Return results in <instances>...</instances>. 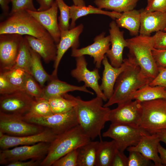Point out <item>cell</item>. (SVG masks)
<instances>
[{
  "mask_svg": "<svg viewBox=\"0 0 166 166\" xmlns=\"http://www.w3.org/2000/svg\"><path fill=\"white\" fill-rule=\"evenodd\" d=\"M36 0L39 4V7L37 10L38 11H44L49 9L54 2L53 0Z\"/></svg>",
  "mask_w": 166,
  "mask_h": 166,
  "instance_id": "48",
  "label": "cell"
},
{
  "mask_svg": "<svg viewBox=\"0 0 166 166\" xmlns=\"http://www.w3.org/2000/svg\"><path fill=\"white\" fill-rule=\"evenodd\" d=\"M159 99H166V89L162 86H152L149 84L137 90L130 98L140 103Z\"/></svg>",
  "mask_w": 166,
  "mask_h": 166,
  "instance_id": "28",
  "label": "cell"
},
{
  "mask_svg": "<svg viewBox=\"0 0 166 166\" xmlns=\"http://www.w3.org/2000/svg\"><path fill=\"white\" fill-rule=\"evenodd\" d=\"M42 160H30L25 161L11 162L6 166H40Z\"/></svg>",
  "mask_w": 166,
  "mask_h": 166,
  "instance_id": "47",
  "label": "cell"
},
{
  "mask_svg": "<svg viewBox=\"0 0 166 166\" xmlns=\"http://www.w3.org/2000/svg\"><path fill=\"white\" fill-rule=\"evenodd\" d=\"M56 136L47 128L37 134L21 136H10L0 132V147L1 150H4L18 146L33 145L41 142L51 143Z\"/></svg>",
  "mask_w": 166,
  "mask_h": 166,
  "instance_id": "16",
  "label": "cell"
},
{
  "mask_svg": "<svg viewBox=\"0 0 166 166\" xmlns=\"http://www.w3.org/2000/svg\"><path fill=\"white\" fill-rule=\"evenodd\" d=\"M16 34L0 35V71L9 69L14 65L24 38Z\"/></svg>",
  "mask_w": 166,
  "mask_h": 166,
  "instance_id": "13",
  "label": "cell"
},
{
  "mask_svg": "<svg viewBox=\"0 0 166 166\" xmlns=\"http://www.w3.org/2000/svg\"><path fill=\"white\" fill-rule=\"evenodd\" d=\"M105 33L103 32L97 36L92 44L80 49H72L71 56L77 57L87 55L93 58V62L96 68L101 67L102 61L106 53L109 50L111 45L109 35L105 36Z\"/></svg>",
  "mask_w": 166,
  "mask_h": 166,
  "instance_id": "15",
  "label": "cell"
},
{
  "mask_svg": "<svg viewBox=\"0 0 166 166\" xmlns=\"http://www.w3.org/2000/svg\"><path fill=\"white\" fill-rule=\"evenodd\" d=\"M24 91L35 98H42L43 88L36 82L31 75L27 73L25 81Z\"/></svg>",
  "mask_w": 166,
  "mask_h": 166,
  "instance_id": "37",
  "label": "cell"
},
{
  "mask_svg": "<svg viewBox=\"0 0 166 166\" xmlns=\"http://www.w3.org/2000/svg\"><path fill=\"white\" fill-rule=\"evenodd\" d=\"M12 7L9 15L21 10L36 11L33 0H11Z\"/></svg>",
  "mask_w": 166,
  "mask_h": 166,
  "instance_id": "40",
  "label": "cell"
},
{
  "mask_svg": "<svg viewBox=\"0 0 166 166\" xmlns=\"http://www.w3.org/2000/svg\"><path fill=\"white\" fill-rule=\"evenodd\" d=\"M126 40L129 54L134 58L146 76L154 79L159 69L152 55L154 47L152 36L139 35Z\"/></svg>",
  "mask_w": 166,
  "mask_h": 166,
  "instance_id": "5",
  "label": "cell"
},
{
  "mask_svg": "<svg viewBox=\"0 0 166 166\" xmlns=\"http://www.w3.org/2000/svg\"><path fill=\"white\" fill-rule=\"evenodd\" d=\"M60 11L58 17V26L61 31L70 29L69 20L70 19V6H68L64 0H55Z\"/></svg>",
  "mask_w": 166,
  "mask_h": 166,
  "instance_id": "36",
  "label": "cell"
},
{
  "mask_svg": "<svg viewBox=\"0 0 166 166\" xmlns=\"http://www.w3.org/2000/svg\"><path fill=\"white\" fill-rule=\"evenodd\" d=\"M99 143L90 140L77 149V166H95Z\"/></svg>",
  "mask_w": 166,
  "mask_h": 166,
  "instance_id": "27",
  "label": "cell"
},
{
  "mask_svg": "<svg viewBox=\"0 0 166 166\" xmlns=\"http://www.w3.org/2000/svg\"><path fill=\"white\" fill-rule=\"evenodd\" d=\"M159 72L157 75L149 84L152 86H160L166 89V67L158 68Z\"/></svg>",
  "mask_w": 166,
  "mask_h": 166,
  "instance_id": "44",
  "label": "cell"
},
{
  "mask_svg": "<svg viewBox=\"0 0 166 166\" xmlns=\"http://www.w3.org/2000/svg\"><path fill=\"white\" fill-rule=\"evenodd\" d=\"M110 42L111 47L105 55L113 67L118 68L121 66L124 59V49L128 46V42L124 37V32L121 31L116 22L112 21L109 24Z\"/></svg>",
  "mask_w": 166,
  "mask_h": 166,
  "instance_id": "17",
  "label": "cell"
},
{
  "mask_svg": "<svg viewBox=\"0 0 166 166\" xmlns=\"http://www.w3.org/2000/svg\"><path fill=\"white\" fill-rule=\"evenodd\" d=\"M76 67L71 72L72 77L79 82L83 81L87 87L92 89L96 93L97 96L101 98L104 101L108 99L101 90L98 81L101 77L98 69H94L89 70L87 68V63L84 56L76 57Z\"/></svg>",
  "mask_w": 166,
  "mask_h": 166,
  "instance_id": "14",
  "label": "cell"
},
{
  "mask_svg": "<svg viewBox=\"0 0 166 166\" xmlns=\"http://www.w3.org/2000/svg\"><path fill=\"white\" fill-rule=\"evenodd\" d=\"M102 63L104 66V69L100 87L108 100L113 94L114 86L118 77L125 68L126 62L124 59L121 66L118 68L114 67L109 62L107 57L105 55Z\"/></svg>",
  "mask_w": 166,
  "mask_h": 166,
  "instance_id": "22",
  "label": "cell"
},
{
  "mask_svg": "<svg viewBox=\"0 0 166 166\" xmlns=\"http://www.w3.org/2000/svg\"><path fill=\"white\" fill-rule=\"evenodd\" d=\"M153 46L157 49H166V31L157 32L152 36Z\"/></svg>",
  "mask_w": 166,
  "mask_h": 166,
  "instance_id": "43",
  "label": "cell"
},
{
  "mask_svg": "<svg viewBox=\"0 0 166 166\" xmlns=\"http://www.w3.org/2000/svg\"><path fill=\"white\" fill-rule=\"evenodd\" d=\"M5 34L29 35L44 41H54L47 31L26 10L16 12L0 23V35Z\"/></svg>",
  "mask_w": 166,
  "mask_h": 166,
  "instance_id": "3",
  "label": "cell"
},
{
  "mask_svg": "<svg viewBox=\"0 0 166 166\" xmlns=\"http://www.w3.org/2000/svg\"><path fill=\"white\" fill-rule=\"evenodd\" d=\"M118 149L115 141H103L101 140L97 151L96 166H111L112 162Z\"/></svg>",
  "mask_w": 166,
  "mask_h": 166,
  "instance_id": "29",
  "label": "cell"
},
{
  "mask_svg": "<svg viewBox=\"0 0 166 166\" xmlns=\"http://www.w3.org/2000/svg\"><path fill=\"white\" fill-rule=\"evenodd\" d=\"M140 35L150 36L153 32L163 31L166 27V12L140 10Z\"/></svg>",
  "mask_w": 166,
  "mask_h": 166,
  "instance_id": "21",
  "label": "cell"
},
{
  "mask_svg": "<svg viewBox=\"0 0 166 166\" xmlns=\"http://www.w3.org/2000/svg\"><path fill=\"white\" fill-rule=\"evenodd\" d=\"M160 142L157 133L144 135L138 144L127 149L128 152L135 151L152 161L155 166H163L158 151V145Z\"/></svg>",
  "mask_w": 166,
  "mask_h": 166,
  "instance_id": "20",
  "label": "cell"
},
{
  "mask_svg": "<svg viewBox=\"0 0 166 166\" xmlns=\"http://www.w3.org/2000/svg\"><path fill=\"white\" fill-rule=\"evenodd\" d=\"M25 121L49 129L56 135L79 125L74 108L66 112Z\"/></svg>",
  "mask_w": 166,
  "mask_h": 166,
  "instance_id": "10",
  "label": "cell"
},
{
  "mask_svg": "<svg viewBox=\"0 0 166 166\" xmlns=\"http://www.w3.org/2000/svg\"><path fill=\"white\" fill-rule=\"evenodd\" d=\"M78 125L57 135L50 144L48 153L40 164L51 166L56 160L91 140Z\"/></svg>",
  "mask_w": 166,
  "mask_h": 166,
  "instance_id": "4",
  "label": "cell"
},
{
  "mask_svg": "<svg viewBox=\"0 0 166 166\" xmlns=\"http://www.w3.org/2000/svg\"><path fill=\"white\" fill-rule=\"evenodd\" d=\"M19 90L13 86L6 79L2 73H0V94L3 95L10 94Z\"/></svg>",
  "mask_w": 166,
  "mask_h": 166,
  "instance_id": "42",
  "label": "cell"
},
{
  "mask_svg": "<svg viewBox=\"0 0 166 166\" xmlns=\"http://www.w3.org/2000/svg\"><path fill=\"white\" fill-rule=\"evenodd\" d=\"M128 157L124 152L117 149L113 158L111 166H128Z\"/></svg>",
  "mask_w": 166,
  "mask_h": 166,
  "instance_id": "46",
  "label": "cell"
},
{
  "mask_svg": "<svg viewBox=\"0 0 166 166\" xmlns=\"http://www.w3.org/2000/svg\"><path fill=\"white\" fill-rule=\"evenodd\" d=\"M116 22L119 27L127 29L132 36H137L140 25V10L133 9L123 12Z\"/></svg>",
  "mask_w": 166,
  "mask_h": 166,
  "instance_id": "26",
  "label": "cell"
},
{
  "mask_svg": "<svg viewBox=\"0 0 166 166\" xmlns=\"http://www.w3.org/2000/svg\"><path fill=\"white\" fill-rule=\"evenodd\" d=\"M142 114L140 127L150 134L166 129V99L141 103Z\"/></svg>",
  "mask_w": 166,
  "mask_h": 166,
  "instance_id": "6",
  "label": "cell"
},
{
  "mask_svg": "<svg viewBox=\"0 0 166 166\" xmlns=\"http://www.w3.org/2000/svg\"><path fill=\"white\" fill-rule=\"evenodd\" d=\"M79 91L93 94L84 85L77 86L69 84L66 82L59 80L57 78H52L48 85L43 88L42 98L47 100L61 96L69 92Z\"/></svg>",
  "mask_w": 166,
  "mask_h": 166,
  "instance_id": "23",
  "label": "cell"
},
{
  "mask_svg": "<svg viewBox=\"0 0 166 166\" xmlns=\"http://www.w3.org/2000/svg\"><path fill=\"white\" fill-rule=\"evenodd\" d=\"M139 0H95L98 8L121 13L133 10Z\"/></svg>",
  "mask_w": 166,
  "mask_h": 166,
  "instance_id": "30",
  "label": "cell"
},
{
  "mask_svg": "<svg viewBox=\"0 0 166 166\" xmlns=\"http://www.w3.org/2000/svg\"><path fill=\"white\" fill-rule=\"evenodd\" d=\"M160 141L163 142L166 145V129H163L156 133Z\"/></svg>",
  "mask_w": 166,
  "mask_h": 166,
  "instance_id": "51",
  "label": "cell"
},
{
  "mask_svg": "<svg viewBox=\"0 0 166 166\" xmlns=\"http://www.w3.org/2000/svg\"><path fill=\"white\" fill-rule=\"evenodd\" d=\"M31 60L30 67L31 74L43 88L46 82L50 81L52 77L45 70L41 60V56L31 48Z\"/></svg>",
  "mask_w": 166,
  "mask_h": 166,
  "instance_id": "31",
  "label": "cell"
},
{
  "mask_svg": "<svg viewBox=\"0 0 166 166\" xmlns=\"http://www.w3.org/2000/svg\"><path fill=\"white\" fill-rule=\"evenodd\" d=\"M30 48L42 57L46 63L55 60L57 55V44L54 41L40 40L34 37L25 35Z\"/></svg>",
  "mask_w": 166,
  "mask_h": 166,
  "instance_id": "24",
  "label": "cell"
},
{
  "mask_svg": "<svg viewBox=\"0 0 166 166\" xmlns=\"http://www.w3.org/2000/svg\"><path fill=\"white\" fill-rule=\"evenodd\" d=\"M152 53L158 68L166 67V49H157L154 48Z\"/></svg>",
  "mask_w": 166,
  "mask_h": 166,
  "instance_id": "45",
  "label": "cell"
},
{
  "mask_svg": "<svg viewBox=\"0 0 166 166\" xmlns=\"http://www.w3.org/2000/svg\"><path fill=\"white\" fill-rule=\"evenodd\" d=\"M46 128L25 121L23 116L0 112V132L14 136L40 133Z\"/></svg>",
  "mask_w": 166,
  "mask_h": 166,
  "instance_id": "9",
  "label": "cell"
},
{
  "mask_svg": "<svg viewBox=\"0 0 166 166\" xmlns=\"http://www.w3.org/2000/svg\"><path fill=\"white\" fill-rule=\"evenodd\" d=\"M58 9L57 4L55 1L52 6L46 10H26L47 31L56 44L60 41L61 34L57 20Z\"/></svg>",
  "mask_w": 166,
  "mask_h": 166,
  "instance_id": "19",
  "label": "cell"
},
{
  "mask_svg": "<svg viewBox=\"0 0 166 166\" xmlns=\"http://www.w3.org/2000/svg\"><path fill=\"white\" fill-rule=\"evenodd\" d=\"M50 143L41 142L29 145L0 150V164L6 166L14 161L30 160H42L47 155Z\"/></svg>",
  "mask_w": 166,
  "mask_h": 166,
  "instance_id": "7",
  "label": "cell"
},
{
  "mask_svg": "<svg viewBox=\"0 0 166 166\" xmlns=\"http://www.w3.org/2000/svg\"><path fill=\"white\" fill-rule=\"evenodd\" d=\"M35 98L23 91L0 96V112L23 116L30 110Z\"/></svg>",
  "mask_w": 166,
  "mask_h": 166,
  "instance_id": "12",
  "label": "cell"
},
{
  "mask_svg": "<svg viewBox=\"0 0 166 166\" xmlns=\"http://www.w3.org/2000/svg\"><path fill=\"white\" fill-rule=\"evenodd\" d=\"M117 105V108L110 110L109 121L111 123L140 127L142 114L141 103L131 100Z\"/></svg>",
  "mask_w": 166,
  "mask_h": 166,
  "instance_id": "11",
  "label": "cell"
},
{
  "mask_svg": "<svg viewBox=\"0 0 166 166\" xmlns=\"http://www.w3.org/2000/svg\"><path fill=\"white\" fill-rule=\"evenodd\" d=\"M74 4L76 6H85V2L84 0H72Z\"/></svg>",
  "mask_w": 166,
  "mask_h": 166,
  "instance_id": "52",
  "label": "cell"
},
{
  "mask_svg": "<svg viewBox=\"0 0 166 166\" xmlns=\"http://www.w3.org/2000/svg\"><path fill=\"white\" fill-rule=\"evenodd\" d=\"M53 113L49 101L43 98H35L29 111L24 116L25 120L49 116Z\"/></svg>",
  "mask_w": 166,
  "mask_h": 166,
  "instance_id": "32",
  "label": "cell"
},
{
  "mask_svg": "<svg viewBox=\"0 0 166 166\" xmlns=\"http://www.w3.org/2000/svg\"><path fill=\"white\" fill-rule=\"evenodd\" d=\"M128 166H155L154 163L143 156L140 152L135 151H128Z\"/></svg>",
  "mask_w": 166,
  "mask_h": 166,
  "instance_id": "38",
  "label": "cell"
},
{
  "mask_svg": "<svg viewBox=\"0 0 166 166\" xmlns=\"http://www.w3.org/2000/svg\"><path fill=\"white\" fill-rule=\"evenodd\" d=\"M77 149L72 151L60 158L53 164V166H77Z\"/></svg>",
  "mask_w": 166,
  "mask_h": 166,
  "instance_id": "39",
  "label": "cell"
},
{
  "mask_svg": "<svg viewBox=\"0 0 166 166\" xmlns=\"http://www.w3.org/2000/svg\"><path fill=\"white\" fill-rule=\"evenodd\" d=\"M13 86L20 91H24V86L27 73L23 69L13 67L9 69L0 71Z\"/></svg>",
  "mask_w": 166,
  "mask_h": 166,
  "instance_id": "34",
  "label": "cell"
},
{
  "mask_svg": "<svg viewBox=\"0 0 166 166\" xmlns=\"http://www.w3.org/2000/svg\"><path fill=\"white\" fill-rule=\"evenodd\" d=\"M53 114L67 112L74 108L76 103L63 95L48 100Z\"/></svg>",
  "mask_w": 166,
  "mask_h": 166,
  "instance_id": "35",
  "label": "cell"
},
{
  "mask_svg": "<svg viewBox=\"0 0 166 166\" xmlns=\"http://www.w3.org/2000/svg\"><path fill=\"white\" fill-rule=\"evenodd\" d=\"M31 48L25 37L21 45L19 52L12 67L18 68L31 74L30 67L31 60Z\"/></svg>",
  "mask_w": 166,
  "mask_h": 166,
  "instance_id": "33",
  "label": "cell"
},
{
  "mask_svg": "<svg viewBox=\"0 0 166 166\" xmlns=\"http://www.w3.org/2000/svg\"><path fill=\"white\" fill-rule=\"evenodd\" d=\"M82 24L69 30L61 32L60 40L57 44V55L53 65L54 70L51 75L52 78H57V72L60 62L69 49L77 48L79 45V37L83 31Z\"/></svg>",
  "mask_w": 166,
  "mask_h": 166,
  "instance_id": "18",
  "label": "cell"
},
{
  "mask_svg": "<svg viewBox=\"0 0 166 166\" xmlns=\"http://www.w3.org/2000/svg\"><path fill=\"white\" fill-rule=\"evenodd\" d=\"M146 134L149 133L140 127L111 123L102 136L112 139L115 141L118 149L124 152L128 148L136 145Z\"/></svg>",
  "mask_w": 166,
  "mask_h": 166,
  "instance_id": "8",
  "label": "cell"
},
{
  "mask_svg": "<svg viewBox=\"0 0 166 166\" xmlns=\"http://www.w3.org/2000/svg\"><path fill=\"white\" fill-rule=\"evenodd\" d=\"M164 32H166V27H165V28L164 29Z\"/></svg>",
  "mask_w": 166,
  "mask_h": 166,
  "instance_id": "53",
  "label": "cell"
},
{
  "mask_svg": "<svg viewBox=\"0 0 166 166\" xmlns=\"http://www.w3.org/2000/svg\"><path fill=\"white\" fill-rule=\"evenodd\" d=\"M11 2V0H0V6L4 16L9 15V8L8 5Z\"/></svg>",
  "mask_w": 166,
  "mask_h": 166,
  "instance_id": "50",
  "label": "cell"
},
{
  "mask_svg": "<svg viewBox=\"0 0 166 166\" xmlns=\"http://www.w3.org/2000/svg\"><path fill=\"white\" fill-rule=\"evenodd\" d=\"M158 151L163 166H166V149L162 146L160 144L158 145Z\"/></svg>",
  "mask_w": 166,
  "mask_h": 166,
  "instance_id": "49",
  "label": "cell"
},
{
  "mask_svg": "<svg viewBox=\"0 0 166 166\" xmlns=\"http://www.w3.org/2000/svg\"><path fill=\"white\" fill-rule=\"evenodd\" d=\"M126 67L118 77L113 94L105 107H109L131 100V96L142 87L149 84L152 80L142 71L134 58L130 54L124 59Z\"/></svg>",
  "mask_w": 166,
  "mask_h": 166,
  "instance_id": "2",
  "label": "cell"
},
{
  "mask_svg": "<svg viewBox=\"0 0 166 166\" xmlns=\"http://www.w3.org/2000/svg\"><path fill=\"white\" fill-rule=\"evenodd\" d=\"M144 10L146 12H166V0H148Z\"/></svg>",
  "mask_w": 166,
  "mask_h": 166,
  "instance_id": "41",
  "label": "cell"
},
{
  "mask_svg": "<svg viewBox=\"0 0 166 166\" xmlns=\"http://www.w3.org/2000/svg\"><path fill=\"white\" fill-rule=\"evenodd\" d=\"M90 14H103L107 15L113 19H115L119 18L122 13L114 11H105L90 5L88 6H79L74 5L70 6V18L71 19L70 29L75 27L76 22L77 19Z\"/></svg>",
  "mask_w": 166,
  "mask_h": 166,
  "instance_id": "25",
  "label": "cell"
},
{
  "mask_svg": "<svg viewBox=\"0 0 166 166\" xmlns=\"http://www.w3.org/2000/svg\"><path fill=\"white\" fill-rule=\"evenodd\" d=\"M63 95L75 102L74 108L79 125L83 132L91 140L101 136L102 130L109 121L111 110L103 106V99L97 96L90 100L85 101L79 96L75 97L67 93Z\"/></svg>",
  "mask_w": 166,
  "mask_h": 166,
  "instance_id": "1",
  "label": "cell"
}]
</instances>
